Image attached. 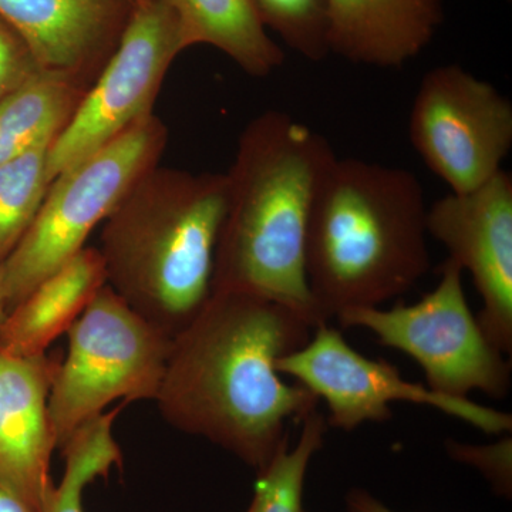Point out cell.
<instances>
[{"label": "cell", "instance_id": "obj_2", "mask_svg": "<svg viewBox=\"0 0 512 512\" xmlns=\"http://www.w3.org/2000/svg\"><path fill=\"white\" fill-rule=\"evenodd\" d=\"M336 154L328 138L285 111L245 127L227 177V212L212 292L289 306L322 323L306 278V239L316 192Z\"/></svg>", "mask_w": 512, "mask_h": 512}, {"label": "cell", "instance_id": "obj_18", "mask_svg": "<svg viewBox=\"0 0 512 512\" xmlns=\"http://www.w3.org/2000/svg\"><path fill=\"white\" fill-rule=\"evenodd\" d=\"M104 412L90 420L62 448L64 474L59 485H55L52 495L42 512H86L83 507V494L87 485L97 478L109 477L114 466H121L123 454L113 436L116 417L126 406Z\"/></svg>", "mask_w": 512, "mask_h": 512}, {"label": "cell", "instance_id": "obj_10", "mask_svg": "<svg viewBox=\"0 0 512 512\" xmlns=\"http://www.w3.org/2000/svg\"><path fill=\"white\" fill-rule=\"evenodd\" d=\"M409 130L431 173L463 194L503 171L512 148V104L487 80L444 64L424 74Z\"/></svg>", "mask_w": 512, "mask_h": 512}, {"label": "cell", "instance_id": "obj_15", "mask_svg": "<svg viewBox=\"0 0 512 512\" xmlns=\"http://www.w3.org/2000/svg\"><path fill=\"white\" fill-rule=\"evenodd\" d=\"M107 284L99 249L83 248L12 309L0 329V352L45 355Z\"/></svg>", "mask_w": 512, "mask_h": 512}, {"label": "cell", "instance_id": "obj_9", "mask_svg": "<svg viewBox=\"0 0 512 512\" xmlns=\"http://www.w3.org/2000/svg\"><path fill=\"white\" fill-rule=\"evenodd\" d=\"M276 369L325 400L326 423L346 433L366 423L392 419L393 403L433 407L490 436L512 433L511 413L471 399L443 396L424 383L410 382L393 363L357 352L329 322L316 326L302 348L281 357Z\"/></svg>", "mask_w": 512, "mask_h": 512}, {"label": "cell", "instance_id": "obj_28", "mask_svg": "<svg viewBox=\"0 0 512 512\" xmlns=\"http://www.w3.org/2000/svg\"><path fill=\"white\" fill-rule=\"evenodd\" d=\"M306 512V511H305Z\"/></svg>", "mask_w": 512, "mask_h": 512}, {"label": "cell", "instance_id": "obj_5", "mask_svg": "<svg viewBox=\"0 0 512 512\" xmlns=\"http://www.w3.org/2000/svg\"><path fill=\"white\" fill-rule=\"evenodd\" d=\"M165 141L164 124L150 114L57 175L28 231L0 264V292L8 313L82 251L93 229L158 165Z\"/></svg>", "mask_w": 512, "mask_h": 512}, {"label": "cell", "instance_id": "obj_13", "mask_svg": "<svg viewBox=\"0 0 512 512\" xmlns=\"http://www.w3.org/2000/svg\"><path fill=\"white\" fill-rule=\"evenodd\" d=\"M131 8L128 0H0V19L42 69L86 80L116 49Z\"/></svg>", "mask_w": 512, "mask_h": 512}, {"label": "cell", "instance_id": "obj_4", "mask_svg": "<svg viewBox=\"0 0 512 512\" xmlns=\"http://www.w3.org/2000/svg\"><path fill=\"white\" fill-rule=\"evenodd\" d=\"M227 195L225 174L156 165L103 222L107 285L168 338L210 301Z\"/></svg>", "mask_w": 512, "mask_h": 512}, {"label": "cell", "instance_id": "obj_12", "mask_svg": "<svg viewBox=\"0 0 512 512\" xmlns=\"http://www.w3.org/2000/svg\"><path fill=\"white\" fill-rule=\"evenodd\" d=\"M59 366L47 353L0 352V488L33 512L43 511L56 485L50 476L56 441L47 402Z\"/></svg>", "mask_w": 512, "mask_h": 512}, {"label": "cell", "instance_id": "obj_14", "mask_svg": "<svg viewBox=\"0 0 512 512\" xmlns=\"http://www.w3.org/2000/svg\"><path fill=\"white\" fill-rule=\"evenodd\" d=\"M329 50L345 60L400 69L430 45L443 0H328Z\"/></svg>", "mask_w": 512, "mask_h": 512}, {"label": "cell", "instance_id": "obj_16", "mask_svg": "<svg viewBox=\"0 0 512 512\" xmlns=\"http://www.w3.org/2000/svg\"><path fill=\"white\" fill-rule=\"evenodd\" d=\"M183 32L185 45L221 50L252 77L269 76L285 53L269 36L252 0H164Z\"/></svg>", "mask_w": 512, "mask_h": 512}, {"label": "cell", "instance_id": "obj_19", "mask_svg": "<svg viewBox=\"0 0 512 512\" xmlns=\"http://www.w3.org/2000/svg\"><path fill=\"white\" fill-rule=\"evenodd\" d=\"M326 417L318 410L302 421L295 444H285L256 476L254 497L245 512H305L303 490L313 458L325 446Z\"/></svg>", "mask_w": 512, "mask_h": 512}, {"label": "cell", "instance_id": "obj_27", "mask_svg": "<svg viewBox=\"0 0 512 512\" xmlns=\"http://www.w3.org/2000/svg\"><path fill=\"white\" fill-rule=\"evenodd\" d=\"M128 2H130L131 5H136V3L141 2V0H128Z\"/></svg>", "mask_w": 512, "mask_h": 512}, {"label": "cell", "instance_id": "obj_8", "mask_svg": "<svg viewBox=\"0 0 512 512\" xmlns=\"http://www.w3.org/2000/svg\"><path fill=\"white\" fill-rule=\"evenodd\" d=\"M185 49L177 16L164 0H141L133 5L96 83L50 146V183L153 114L165 74Z\"/></svg>", "mask_w": 512, "mask_h": 512}, {"label": "cell", "instance_id": "obj_23", "mask_svg": "<svg viewBox=\"0 0 512 512\" xmlns=\"http://www.w3.org/2000/svg\"><path fill=\"white\" fill-rule=\"evenodd\" d=\"M40 69L25 40L0 19V100Z\"/></svg>", "mask_w": 512, "mask_h": 512}, {"label": "cell", "instance_id": "obj_7", "mask_svg": "<svg viewBox=\"0 0 512 512\" xmlns=\"http://www.w3.org/2000/svg\"><path fill=\"white\" fill-rule=\"evenodd\" d=\"M463 274L446 259L439 284L419 302L348 309L336 319L342 328L365 329L380 345L412 357L433 392L457 399L478 392L503 400L511 390V360L495 348L471 312Z\"/></svg>", "mask_w": 512, "mask_h": 512}, {"label": "cell", "instance_id": "obj_6", "mask_svg": "<svg viewBox=\"0 0 512 512\" xmlns=\"http://www.w3.org/2000/svg\"><path fill=\"white\" fill-rule=\"evenodd\" d=\"M67 338L47 402L56 450L116 400H156L173 342L107 284Z\"/></svg>", "mask_w": 512, "mask_h": 512}, {"label": "cell", "instance_id": "obj_17", "mask_svg": "<svg viewBox=\"0 0 512 512\" xmlns=\"http://www.w3.org/2000/svg\"><path fill=\"white\" fill-rule=\"evenodd\" d=\"M86 80L40 69L0 100V165L53 141L86 94Z\"/></svg>", "mask_w": 512, "mask_h": 512}, {"label": "cell", "instance_id": "obj_22", "mask_svg": "<svg viewBox=\"0 0 512 512\" xmlns=\"http://www.w3.org/2000/svg\"><path fill=\"white\" fill-rule=\"evenodd\" d=\"M451 460L476 468L490 483L495 494L511 500L512 497V436L503 434L490 444L463 443L447 439L444 443Z\"/></svg>", "mask_w": 512, "mask_h": 512}, {"label": "cell", "instance_id": "obj_25", "mask_svg": "<svg viewBox=\"0 0 512 512\" xmlns=\"http://www.w3.org/2000/svg\"><path fill=\"white\" fill-rule=\"evenodd\" d=\"M0 512H33V510L18 497L0 488Z\"/></svg>", "mask_w": 512, "mask_h": 512}, {"label": "cell", "instance_id": "obj_26", "mask_svg": "<svg viewBox=\"0 0 512 512\" xmlns=\"http://www.w3.org/2000/svg\"><path fill=\"white\" fill-rule=\"evenodd\" d=\"M6 316H8V311H6L5 302H3L2 298V292H0V329H2Z\"/></svg>", "mask_w": 512, "mask_h": 512}, {"label": "cell", "instance_id": "obj_21", "mask_svg": "<svg viewBox=\"0 0 512 512\" xmlns=\"http://www.w3.org/2000/svg\"><path fill=\"white\" fill-rule=\"evenodd\" d=\"M265 29L311 62L329 55L328 0H252Z\"/></svg>", "mask_w": 512, "mask_h": 512}, {"label": "cell", "instance_id": "obj_11", "mask_svg": "<svg viewBox=\"0 0 512 512\" xmlns=\"http://www.w3.org/2000/svg\"><path fill=\"white\" fill-rule=\"evenodd\" d=\"M427 234L473 278L481 309L477 319L495 348L512 353V177L500 171L463 194L427 208Z\"/></svg>", "mask_w": 512, "mask_h": 512}, {"label": "cell", "instance_id": "obj_1", "mask_svg": "<svg viewBox=\"0 0 512 512\" xmlns=\"http://www.w3.org/2000/svg\"><path fill=\"white\" fill-rule=\"evenodd\" d=\"M313 325L282 303L239 292L210 301L171 342L156 402L174 429L201 437L256 474L289 443V421L302 423L319 399L276 369L302 348Z\"/></svg>", "mask_w": 512, "mask_h": 512}, {"label": "cell", "instance_id": "obj_24", "mask_svg": "<svg viewBox=\"0 0 512 512\" xmlns=\"http://www.w3.org/2000/svg\"><path fill=\"white\" fill-rule=\"evenodd\" d=\"M349 512H396L363 488H352L345 497Z\"/></svg>", "mask_w": 512, "mask_h": 512}, {"label": "cell", "instance_id": "obj_3", "mask_svg": "<svg viewBox=\"0 0 512 512\" xmlns=\"http://www.w3.org/2000/svg\"><path fill=\"white\" fill-rule=\"evenodd\" d=\"M427 208L407 168L335 157L306 239V278L325 322L348 309L379 308L429 274Z\"/></svg>", "mask_w": 512, "mask_h": 512}, {"label": "cell", "instance_id": "obj_20", "mask_svg": "<svg viewBox=\"0 0 512 512\" xmlns=\"http://www.w3.org/2000/svg\"><path fill=\"white\" fill-rule=\"evenodd\" d=\"M52 143L37 144L0 165V264L28 231L52 184L47 175Z\"/></svg>", "mask_w": 512, "mask_h": 512}]
</instances>
